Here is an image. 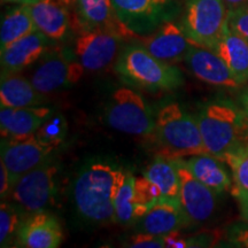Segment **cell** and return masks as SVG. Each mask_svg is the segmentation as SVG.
Masks as SVG:
<instances>
[{
    "mask_svg": "<svg viewBox=\"0 0 248 248\" xmlns=\"http://www.w3.org/2000/svg\"><path fill=\"white\" fill-rule=\"evenodd\" d=\"M126 173L102 162L86 167L73 187L74 203L79 215L93 223L115 222L114 199Z\"/></svg>",
    "mask_w": 248,
    "mask_h": 248,
    "instance_id": "cell-1",
    "label": "cell"
},
{
    "mask_svg": "<svg viewBox=\"0 0 248 248\" xmlns=\"http://www.w3.org/2000/svg\"><path fill=\"white\" fill-rule=\"evenodd\" d=\"M207 153L224 161L225 156L248 140V115L230 100L216 99L197 115Z\"/></svg>",
    "mask_w": 248,
    "mask_h": 248,
    "instance_id": "cell-2",
    "label": "cell"
},
{
    "mask_svg": "<svg viewBox=\"0 0 248 248\" xmlns=\"http://www.w3.org/2000/svg\"><path fill=\"white\" fill-rule=\"evenodd\" d=\"M115 70L126 84L150 91H172L184 84L183 73L175 64L155 58L141 44L124 46Z\"/></svg>",
    "mask_w": 248,
    "mask_h": 248,
    "instance_id": "cell-3",
    "label": "cell"
},
{
    "mask_svg": "<svg viewBox=\"0 0 248 248\" xmlns=\"http://www.w3.org/2000/svg\"><path fill=\"white\" fill-rule=\"evenodd\" d=\"M155 136L167 157L208 154L197 117L176 102L163 106L155 117Z\"/></svg>",
    "mask_w": 248,
    "mask_h": 248,
    "instance_id": "cell-4",
    "label": "cell"
},
{
    "mask_svg": "<svg viewBox=\"0 0 248 248\" xmlns=\"http://www.w3.org/2000/svg\"><path fill=\"white\" fill-rule=\"evenodd\" d=\"M228 20L229 8L223 0H185L181 26L194 45L215 51Z\"/></svg>",
    "mask_w": 248,
    "mask_h": 248,
    "instance_id": "cell-5",
    "label": "cell"
},
{
    "mask_svg": "<svg viewBox=\"0 0 248 248\" xmlns=\"http://www.w3.org/2000/svg\"><path fill=\"white\" fill-rule=\"evenodd\" d=\"M107 125L131 136H151L155 130V117L141 94L129 88L113 92L105 110Z\"/></svg>",
    "mask_w": 248,
    "mask_h": 248,
    "instance_id": "cell-6",
    "label": "cell"
},
{
    "mask_svg": "<svg viewBox=\"0 0 248 248\" xmlns=\"http://www.w3.org/2000/svg\"><path fill=\"white\" fill-rule=\"evenodd\" d=\"M120 22L132 37L150 35L181 12L178 0H111Z\"/></svg>",
    "mask_w": 248,
    "mask_h": 248,
    "instance_id": "cell-7",
    "label": "cell"
},
{
    "mask_svg": "<svg viewBox=\"0 0 248 248\" xmlns=\"http://www.w3.org/2000/svg\"><path fill=\"white\" fill-rule=\"evenodd\" d=\"M58 167L47 160L23 175L11 190V197L23 212L33 214L45 210L55 194Z\"/></svg>",
    "mask_w": 248,
    "mask_h": 248,
    "instance_id": "cell-8",
    "label": "cell"
},
{
    "mask_svg": "<svg viewBox=\"0 0 248 248\" xmlns=\"http://www.w3.org/2000/svg\"><path fill=\"white\" fill-rule=\"evenodd\" d=\"M177 169L179 201L192 225L206 223L212 218L217 207L216 192L194 177L184 157H169Z\"/></svg>",
    "mask_w": 248,
    "mask_h": 248,
    "instance_id": "cell-9",
    "label": "cell"
},
{
    "mask_svg": "<svg viewBox=\"0 0 248 248\" xmlns=\"http://www.w3.org/2000/svg\"><path fill=\"white\" fill-rule=\"evenodd\" d=\"M122 39V36L108 30L79 31L74 39V57L85 70H102L117 58Z\"/></svg>",
    "mask_w": 248,
    "mask_h": 248,
    "instance_id": "cell-10",
    "label": "cell"
},
{
    "mask_svg": "<svg viewBox=\"0 0 248 248\" xmlns=\"http://www.w3.org/2000/svg\"><path fill=\"white\" fill-rule=\"evenodd\" d=\"M55 148L37 139L35 135L22 138H1V161L7 167L11 186L48 160Z\"/></svg>",
    "mask_w": 248,
    "mask_h": 248,
    "instance_id": "cell-11",
    "label": "cell"
},
{
    "mask_svg": "<svg viewBox=\"0 0 248 248\" xmlns=\"http://www.w3.org/2000/svg\"><path fill=\"white\" fill-rule=\"evenodd\" d=\"M84 67L77 60H71L67 51H47L31 75V83L43 94L55 92L77 82Z\"/></svg>",
    "mask_w": 248,
    "mask_h": 248,
    "instance_id": "cell-12",
    "label": "cell"
},
{
    "mask_svg": "<svg viewBox=\"0 0 248 248\" xmlns=\"http://www.w3.org/2000/svg\"><path fill=\"white\" fill-rule=\"evenodd\" d=\"M108 30L122 36L132 37L116 16L111 0H74L73 31Z\"/></svg>",
    "mask_w": 248,
    "mask_h": 248,
    "instance_id": "cell-13",
    "label": "cell"
},
{
    "mask_svg": "<svg viewBox=\"0 0 248 248\" xmlns=\"http://www.w3.org/2000/svg\"><path fill=\"white\" fill-rule=\"evenodd\" d=\"M145 48L167 63L175 64L185 60L194 44L187 38L181 24L173 21L163 23L156 30L144 37H138Z\"/></svg>",
    "mask_w": 248,
    "mask_h": 248,
    "instance_id": "cell-14",
    "label": "cell"
},
{
    "mask_svg": "<svg viewBox=\"0 0 248 248\" xmlns=\"http://www.w3.org/2000/svg\"><path fill=\"white\" fill-rule=\"evenodd\" d=\"M74 0H39L29 5L37 30L52 42L66 39L73 31Z\"/></svg>",
    "mask_w": 248,
    "mask_h": 248,
    "instance_id": "cell-15",
    "label": "cell"
},
{
    "mask_svg": "<svg viewBox=\"0 0 248 248\" xmlns=\"http://www.w3.org/2000/svg\"><path fill=\"white\" fill-rule=\"evenodd\" d=\"M184 62L198 79L207 84L231 90L240 86L228 64L214 49L193 45L186 55Z\"/></svg>",
    "mask_w": 248,
    "mask_h": 248,
    "instance_id": "cell-16",
    "label": "cell"
},
{
    "mask_svg": "<svg viewBox=\"0 0 248 248\" xmlns=\"http://www.w3.org/2000/svg\"><path fill=\"white\" fill-rule=\"evenodd\" d=\"M16 241L26 248H58L63 241V232L57 217L42 210L21 222Z\"/></svg>",
    "mask_w": 248,
    "mask_h": 248,
    "instance_id": "cell-17",
    "label": "cell"
},
{
    "mask_svg": "<svg viewBox=\"0 0 248 248\" xmlns=\"http://www.w3.org/2000/svg\"><path fill=\"white\" fill-rule=\"evenodd\" d=\"M192 225L183 209L179 198H161L138 219L137 231L155 235H167Z\"/></svg>",
    "mask_w": 248,
    "mask_h": 248,
    "instance_id": "cell-18",
    "label": "cell"
},
{
    "mask_svg": "<svg viewBox=\"0 0 248 248\" xmlns=\"http://www.w3.org/2000/svg\"><path fill=\"white\" fill-rule=\"evenodd\" d=\"M49 42L48 37L36 30L1 49V76L20 73L38 61L48 51Z\"/></svg>",
    "mask_w": 248,
    "mask_h": 248,
    "instance_id": "cell-19",
    "label": "cell"
},
{
    "mask_svg": "<svg viewBox=\"0 0 248 248\" xmlns=\"http://www.w3.org/2000/svg\"><path fill=\"white\" fill-rule=\"evenodd\" d=\"M52 115V109L44 106L0 109L1 138H22L35 135L43 122Z\"/></svg>",
    "mask_w": 248,
    "mask_h": 248,
    "instance_id": "cell-20",
    "label": "cell"
},
{
    "mask_svg": "<svg viewBox=\"0 0 248 248\" xmlns=\"http://www.w3.org/2000/svg\"><path fill=\"white\" fill-rule=\"evenodd\" d=\"M185 161L194 177L217 194L232 188L233 179L224 167V161L209 154L192 155Z\"/></svg>",
    "mask_w": 248,
    "mask_h": 248,
    "instance_id": "cell-21",
    "label": "cell"
},
{
    "mask_svg": "<svg viewBox=\"0 0 248 248\" xmlns=\"http://www.w3.org/2000/svg\"><path fill=\"white\" fill-rule=\"evenodd\" d=\"M218 53L240 85L248 82V40L230 29L229 23L217 44Z\"/></svg>",
    "mask_w": 248,
    "mask_h": 248,
    "instance_id": "cell-22",
    "label": "cell"
},
{
    "mask_svg": "<svg viewBox=\"0 0 248 248\" xmlns=\"http://www.w3.org/2000/svg\"><path fill=\"white\" fill-rule=\"evenodd\" d=\"M45 94L40 93L31 80L13 75L1 76L0 84V104L1 107L22 108L42 106Z\"/></svg>",
    "mask_w": 248,
    "mask_h": 248,
    "instance_id": "cell-23",
    "label": "cell"
},
{
    "mask_svg": "<svg viewBox=\"0 0 248 248\" xmlns=\"http://www.w3.org/2000/svg\"><path fill=\"white\" fill-rule=\"evenodd\" d=\"M37 30L29 5H17L11 8L1 21L0 47L4 49Z\"/></svg>",
    "mask_w": 248,
    "mask_h": 248,
    "instance_id": "cell-24",
    "label": "cell"
},
{
    "mask_svg": "<svg viewBox=\"0 0 248 248\" xmlns=\"http://www.w3.org/2000/svg\"><path fill=\"white\" fill-rule=\"evenodd\" d=\"M144 176L160 192L162 198H178L179 179L177 169L172 160L166 155H160L145 170Z\"/></svg>",
    "mask_w": 248,
    "mask_h": 248,
    "instance_id": "cell-25",
    "label": "cell"
},
{
    "mask_svg": "<svg viewBox=\"0 0 248 248\" xmlns=\"http://www.w3.org/2000/svg\"><path fill=\"white\" fill-rule=\"evenodd\" d=\"M115 222L122 225L131 224L138 219L136 203V177L126 173L125 181L121 185L114 199Z\"/></svg>",
    "mask_w": 248,
    "mask_h": 248,
    "instance_id": "cell-26",
    "label": "cell"
},
{
    "mask_svg": "<svg viewBox=\"0 0 248 248\" xmlns=\"http://www.w3.org/2000/svg\"><path fill=\"white\" fill-rule=\"evenodd\" d=\"M224 162L231 169L233 187L248 191V140L226 155Z\"/></svg>",
    "mask_w": 248,
    "mask_h": 248,
    "instance_id": "cell-27",
    "label": "cell"
},
{
    "mask_svg": "<svg viewBox=\"0 0 248 248\" xmlns=\"http://www.w3.org/2000/svg\"><path fill=\"white\" fill-rule=\"evenodd\" d=\"M68 132V123L63 115L55 114L47 117L39 129L37 130L35 136L40 141L51 145L57 148L61 142H63Z\"/></svg>",
    "mask_w": 248,
    "mask_h": 248,
    "instance_id": "cell-28",
    "label": "cell"
},
{
    "mask_svg": "<svg viewBox=\"0 0 248 248\" xmlns=\"http://www.w3.org/2000/svg\"><path fill=\"white\" fill-rule=\"evenodd\" d=\"M21 222L17 207L2 201L0 206V246L8 247L14 243Z\"/></svg>",
    "mask_w": 248,
    "mask_h": 248,
    "instance_id": "cell-29",
    "label": "cell"
},
{
    "mask_svg": "<svg viewBox=\"0 0 248 248\" xmlns=\"http://www.w3.org/2000/svg\"><path fill=\"white\" fill-rule=\"evenodd\" d=\"M161 198L162 197L159 190L145 176L136 178V203L138 219L144 216Z\"/></svg>",
    "mask_w": 248,
    "mask_h": 248,
    "instance_id": "cell-30",
    "label": "cell"
},
{
    "mask_svg": "<svg viewBox=\"0 0 248 248\" xmlns=\"http://www.w3.org/2000/svg\"><path fill=\"white\" fill-rule=\"evenodd\" d=\"M229 27L248 40V2L229 11Z\"/></svg>",
    "mask_w": 248,
    "mask_h": 248,
    "instance_id": "cell-31",
    "label": "cell"
},
{
    "mask_svg": "<svg viewBox=\"0 0 248 248\" xmlns=\"http://www.w3.org/2000/svg\"><path fill=\"white\" fill-rule=\"evenodd\" d=\"M132 248H163L166 247L163 235H155L147 232H138L129 241Z\"/></svg>",
    "mask_w": 248,
    "mask_h": 248,
    "instance_id": "cell-32",
    "label": "cell"
},
{
    "mask_svg": "<svg viewBox=\"0 0 248 248\" xmlns=\"http://www.w3.org/2000/svg\"><path fill=\"white\" fill-rule=\"evenodd\" d=\"M226 238L235 247L248 248V224L247 223H234L226 230Z\"/></svg>",
    "mask_w": 248,
    "mask_h": 248,
    "instance_id": "cell-33",
    "label": "cell"
},
{
    "mask_svg": "<svg viewBox=\"0 0 248 248\" xmlns=\"http://www.w3.org/2000/svg\"><path fill=\"white\" fill-rule=\"evenodd\" d=\"M11 177H9L8 169L5 163L0 161V197L2 201L8 197V194H11Z\"/></svg>",
    "mask_w": 248,
    "mask_h": 248,
    "instance_id": "cell-34",
    "label": "cell"
},
{
    "mask_svg": "<svg viewBox=\"0 0 248 248\" xmlns=\"http://www.w3.org/2000/svg\"><path fill=\"white\" fill-rule=\"evenodd\" d=\"M232 194L234 195L238 203H239L241 218H243L245 223L248 224V191L232 187Z\"/></svg>",
    "mask_w": 248,
    "mask_h": 248,
    "instance_id": "cell-35",
    "label": "cell"
},
{
    "mask_svg": "<svg viewBox=\"0 0 248 248\" xmlns=\"http://www.w3.org/2000/svg\"><path fill=\"white\" fill-rule=\"evenodd\" d=\"M164 237V244H166V247L170 248H186L190 247V244H188V239L183 237V235L179 233V231L171 232V233L163 235Z\"/></svg>",
    "mask_w": 248,
    "mask_h": 248,
    "instance_id": "cell-36",
    "label": "cell"
},
{
    "mask_svg": "<svg viewBox=\"0 0 248 248\" xmlns=\"http://www.w3.org/2000/svg\"><path fill=\"white\" fill-rule=\"evenodd\" d=\"M223 1H224V4L228 6L229 11H230V9L237 8V7H239V6H241V5L247 4L248 0H223Z\"/></svg>",
    "mask_w": 248,
    "mask_h": 248,
    "instance_id": "cell-37",
    "label": "cell"
},
{
    "mask_svg": "<svg viewBox=\"0 0 248 248\" xmlns=\"http://www.w3.org/2000/svg\"><path fill=\"white\" fill-rule=\"evenodd\" d=\"M2 2H9V4L15 5H32L39 0H1Z\"/></svg>",
    "mask_w": 248,
    "mask_h": 248,
    "instance_id": "cell-38",
    "label": "cell"
},
{
    "mask_svg": "<svg viewBox=\"0 0 248 248\" xmlns=\"http://www.w3.org/2000/svg\"><path fill=\"white\" fill-rule=\"evenodd\" d=\"M243 106H244L245 111H246V114L248 115V90L244 93L243 95Z\"/></svg>",
    "mask_w": 248,
    "mask_h": 248,
    "instance_id": "cell-39",
    "label": "cell"
}]
</instances>
